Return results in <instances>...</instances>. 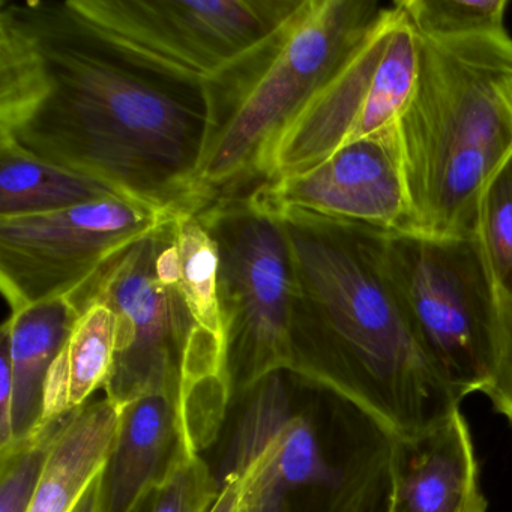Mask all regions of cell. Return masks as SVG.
I'll return each mask as SVG.
<instances>
[{
	"label": "cell",
	"mask_w": 512,
	"mask_h": 512,
	"mask_svg": "<svg viewBox=\"0 0 512 512\" xmlns=\"http://www.w3.org/2000/svg\"><path fill=\"white\" fill-rule=\"evenodd\" d=\"M38 47L22 109L0 145L166 211L203 202L208 85L158 70L95 34L65 2H19Z\"/></svg>",
	"instance_id": "cell-1"
},
{
	"label": "cell",
	"mask_w": 512,
	"mask_h": 512,
	"mask_svg": "<svg viewBox=\"0 0 512 512\" xmlns=\"http://www.w3.org/2000/svg\"><path fill=\"white\" fill-rule=\"evenodd\" d=\"M295 265L296 368L412 437L464 398L422 352L385 269L388 233L304 211L277 212Z\"/></svg>",
	"instance_id": "cell-2"
},
{
	"label": "cell",
	"mask_w": 512,
	"mask_h": 512,
	"mask_svg": "<svg viewBox=\"0 0 512 512\" xmlns=\"http://www.w3.org/2000/svg\"><path fill=\"white\" fill-rule=\"evenodd\" d=\"M413 232L476 233L479 200L512 155V38L419 37L415 89L398 121Z\"/></svg>",
	"instance_id": "cell-3"
},
{
	"label": "cell",
	"mask_w": 512,
	"mask_h": 512,
	"mask_svg": "<svg viewBox=\"0 0 512 512\" xmlns=\"http://www.w3.org/2000/svg\"><path fill=\"white\" fill-rule=\"evenodd\" d=\"M386 10L370 0H304L268 43L209 83L212 125L200 172L203 202L263 184L278 140Z\"/></svg>",
	"instance_id": "cell-4"
},
{
	"label": "cell",
	"mask_w": 512,
	"mask_h": 512,
	"mask_svg": "<svg viewBox=\"0 0 512 512\" xmlns=\"http://www.w3.org/2000/svg\"><path fill=\"white\" fill-rule=\"evenodd\" d=\"M385 269L434 367L463 398L484 391L496 358L500 293L478 235L388 233Z\"/></svg>",
	"instance_id": "cell-5"
},
{
	"label": "cell",
	"mask_w": 512,
	"mask_h": 512,
	"mask_svg": "<svg viewBox=\"0 0 512 512\" xmlns=\"http://www.w3.org/2000/svg\"><path fill=\"white\" fill-rule=\"evenodd\" d=\"M193 209L218 248L229 364L245 373L248 386L295 370V265L283 218L254 190L215 197Z\"/></svg>",
	"instance_id": "cell-6"
},
{
	"label": "cell",
	"mask_w": 512,
	"mask_h": 512,
	"mask_svg": "<svg viewBox=\"0 0 512 512\" xmlns=\"http://www.w3.org/2000/svg\"><path fill=\"white\" fill-rule=\"evenodd\" d=\"M304 0H68L83 25L128 55L209 85L277 35Z\"/></svg>",
	"instance_id": "cell-7"
},
{
	"label": "cell",
	"mask_w": 512,
	"mask_h": 512,
	"mask_svg": "<svg viewBox=\"0 0 512 512\" xmlns=\"http://www.w3.org/2000/svg\"><path fill=\"white\" fill-rule=\"evenodd\" d=\"M418 67L419 35L395 2L278 140L263 184L308 172L338 149L398 124Z\"/></svg>",
	"instance_id": "cell-8"
},
{
	"label": "cell",
	"mask_w": 512,
	"mask_h": 512,
	"mask_svg": "<svg viewBox=\"0 0 512 512\" xmlns=\"http://www.w3.org/2000/svg\"><path fill=\"white\" fill-rule=\"evenodd\" d=\"M167 221L116 254L67 296L79 313L97 302L115 313V370L106 394L116 404L152 389L181 394L191 346L203 331L181 286L158 278L155 262Z\"/></svg>",
	"instance_id": "cell-9"
},
{
	"label": "cell",
	"mask_w": 512,
	"mask_h": 512,
	"mask_svg": "<svg viewBox=\"0 0 512 512\" xmlns=\"http://www.w3.org/2000/svg\"><path fill=\"white\" fill-rule=\"evenodd\" d=\"M175 212L116 194L64 211L0 220V289L11 311L70 296Z\"/></svg>",
	"instance_id": "cell-10"
},
{
	"label": "cell",
	"mask_w": 512,
	"mask_h": 512,
	"mask_svg": "<svg viewBox=\"0 0 512 512\" xmlns=\"http://www.w3.org/2000/svg\"><path fill=\"white\" fill-rule=\"evenodd\" d=\"M271 211H304L386 233L413 232L398 124L338 149L301 175L254 188Z\"/></svg>",
	"instance_id": "cell-11"
},
{
	"label": "cell",
	"mask_w": 512,
	"mask_h": 512,
	"mask_svg": "<svg viewBox=\"0 0 512 512\" xmlns=\"http://www.w3.org/2000/svg\"><path fill=\"white\" fill-rule=\"evenodd\" d=\"M461 407L412 437L395 436L388 512H487Z\"/></svg>",
	"instance_id": "cell-12"
},
{
	"label": "cell",
	"mask_w": 512,
	"mask_h": 512,
	"mask_svg": "<svg viewBox=\"0 0 512 512\" xmlns=\"http://www.w3.org/2000/svg\"><path fill=\"white\" fill-rule=\"evenodd\" d=\"M118 406V431L104 470L101 512H140L182 446H193L185 431L179 392L152 389Z\"/></svg>",
	"instance_id": "cell-13"
},
{
	"label": "cell",
	"mask_w": 512,
	"mask_h": 512,
	"mask_svg": "<svg viewBox=\"0 0 512 512\" xmlns=\"http://www.w3.org/2000/svg\"><path fill=\"white\" fill-rule=\"evenodd\" d=\"M79 317L62 296L11 311L2 326L13 376V448L41 433L47 377Z\"/></svg>",
	"instance_id": "cell-14"
},
{
	"label": "cell",
	"mask_w": 512,
	"mask_h": 512,
	"mask_svg": "<svg viewBox=\"0 0 512 512\" xmlns=\"http://www.w3.org/2000/svg\"><path fill=\"white\" fill-rule=\"evenodd\" d=\"M119 406L109 397L85 404L56 424L49 457L28 512H73L106 470Z\"/></svg>",
	"instance_id": "cell-15"
},
{
	"label": "cell",
	"mask_w": 512,
	"mask_h": 512,
	"mask_svg": "<svg viewBox=\"0 0 512 512\" xmlns=\"http://www.w3.org/2000/svg\"><path fill=\"white\" fill-rule=\"evenodd\" d=\"M115 359V313L98 302L88 305L50 368L41 433L88 404L97 389H106Z\"/></svg>",
	"instance_id": "cell-16"
},
{
	"label": "cell",
	"mask_w": 512,
	"mask_h": 512,
	"mask_svg": "<svg viewBox=\"0 0 512 512\" xmlns=\"http://www.w3.org/2000/svg\"><path fill=\"white\" fill-rule=\"evenodd\" d=\"M116 194L88 176L0 145V220L64 211Z\"/></svg>",
	"instance_id": "cell-17"
},
{
	"label": "cell",
	"mask_w": 512,
	"mask_h": 512,
	"mask_svg": "<svg viewBox=\"0 0 512 512\" xmlns=\"http://www.w3.org/2000/svg\"><path fill=\"white\" fill-rule=\"evenodd\" d=\"M175 230L181 260V290L188 308L197 325L227 347L218 298L217 244L193 208L178 211Z\"/></svg>",
	"instance_id": "cell-18"
},
{
	"label": "cell",
	"mask_w": 512,
	"mask_h": 512,
	"mask_svg": "<svg viewBox=\"0 0 512 512\" xmlns=\"http://www.w3.org/2000/svg\"><path fill=\"white\" fill-rule=\"evenodd\" d=\"M397 4L416 34L430 40L506 31L508 0H401Z\"/></svg>",
	"instance_id": "cell-19"
},
{
	"label": "cell",
	"mask_w": 512,
	"mask_h": 512,
	"mask_svg": "<svg viewBox=\"0 0 512 512\" xmlns=\"http://www.w3.org/2000/svg\"><path fill=\"white\" fill-rule=\"evenodd\" d=\"M476 235L500 295H512V155L482 193Z\"/></svg>",
	"instance_id": "cell-20"
},
{
	"label": "cell",
	"mask_w": 512,
	"mask_h": 512,
	"mask_svg": "<svg viewBox=\"0 0 512 512\" xmlns=\"http://www.w3.org/2000/svg\"><path fill=\"white\" fill-rule=\"evenodd\" d=\"M218 496L217 476L196 449L185 445L140 512H211Z\"/></svg>",
	"instance_id": "cell-21"
},
{
	"label": "cell",
	"mask_w": 512,
	"mask_h": 512,
	"mask_svg": "<svg viewBox=\"0 0 512 512\" xmlns=\"http://www.w3.org/2000/svg\"><path fill=\"white\" fill-rule=\"evenodd\" d=\"M56 424L34 439L0 454V512H28L49 457Z\"/></svg>",
	"instance_id": "cell-22"
},
{
	"label": "cell",
	"mask_w": 512,
	"mask_h": 512,
	"mask_svg": "<svg viewBox=\"0 0 512 512\" xmlns=\"http://www.w3.org/2000/svg\"><path fill=\"white\" fill-rule=\"evenodd\" d=\"M482 394L512 425V295H500V326L496 358Z\"/></svg>",
	"instance_id": "cell-23"
},
{
	"label": "cell",
	"mask_w": 512,
	"mask_h": 512,
	"mask_svg": "<svg viewBox=\"0 0 512 512\" xmlns=\"http://www.w3.org/2000/svg\"><path fill=\"white\" fill-rule=\"evenodd\" d=\"M14 446L13 427V376H11L10 355L2 343L0 349V454Z\"/></svg>",
	"instance_id": "cell-24"
},
{
	"label": "cell",
	"mask_w": 512,
	"mask_h": 512,
	"mask_svg": "<svg viewBox=\"0 0 512 512\" xmlns=\"http://www.w3.org/2000/svg\"><path fill=\"white\" fill-rule=\"evenodd\" d=\"M220 482V496L212 506L211 512H238L241 502V487L238 479L233 476H223Z\"/></svg>",
	"instance_id": "cell-25"
},
{
	"label": "cell",
	"mask_w": 512,
	"mask_h": 512,
	"mask_svg": "<svg viewBox=\"0 0 512 512\" xmlns=\"http://www.w3.org/2000/svg\"><path fill=\"white\" fill-rule=\"evenodd\" d=\"M104 472L89 485L85 496L80 500L73 512H101L103 509Z\"/></svg>",
	"instance_id": "cell-26"
},
{
	"label": "cell",
	"mask_w": 512,
	"mask_h": 512,
	"mask_svg": "<svg viewBox=\"0 0 512 512\" xmlns=\"http://www.w3.org/2000/svg\"><path fill=\"white\" fill-rule=\"evenodd\" d=\"M239 487H241V482H239ZM238 512H248L247 506H245L244 496H242V488H241V502H239V511Z\"/></svg>",
	"instance_id": "cell-27"
}]
</instances>
